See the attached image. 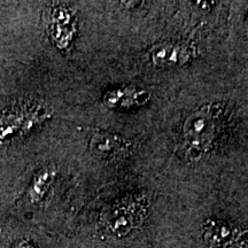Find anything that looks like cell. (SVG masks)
I'll use <instances>...</instances> for the list:
<instances>
[{
    "label": "cell",
    "mask_w": 248,
    "mask_h": 248,
    "mask_svg": "<svg viewBox=\"0 0 248 248\" xmlns=\"http://www.w3.org/2000/svg\"><path fill=\"white\" fill-rule=\"evenodd\" d=\"M15 248H36V247L31 243H29V241H21V243L18 244Z\"/></svg>",
    "instance_id": "obj_10"
},
{
    "label": "cell",
    "mask_w": 248,
    "mask_h": 248,
    "mask_svg": "<svg viewBox=\"0 0 248 248\" xmlns=\"http://www.w3.org/2000/svg\"><path fill=\"white\" fill-rule=\"evenodd\" d=\"M235 235V229L221 219H210L203 226L204 241L210 248H226Z\"/></svg>",
    "instance_id": "obj_8"
},
{
    "label": "cell",
    "mask_w": 248,
    "mask_h": 248,
    "mask_svg": "<svg viewBox=\"0 0 248 248\" xmlns=\"http://www.w3.org/2000/svg\"><path fill=\"white\" fill-rule=\"evenodd\" d=\"M128 142L123 137L107 131H97L90 139V152L102 160H114L123 156L128 151Z\"/></svg>",
    "instance_id": "obj_5"
},
{
    "label": "cell",
    "mask_w": 248,
    "mask_h": 248,
    "mask_svg": "<svg viewBox=\"0 0 248 248\" xmlns=\"http://www.w3.org/2000/svg\"><path fill=\"white\" fill-rule=\"evenodd\" d=\"M75 32V14L71 8L66 6L53 8L51 14V36L54 44L61 49L68 48Z\"/></svg>",
    "instance_id": "obj_4"
},
{
    "label": "cell",
    "mask_w": 248,
    "mask_h": 248,
    "mask_svg": "<svg viewBox=\"0 0 248 248\" xmlns=\"http://www.w3.org/2000/svg\"><path fill=\"white\" fill-rule=\"evenodd\" d=\"M145 201L142 198H126L108 212L106 225L111 233L126 235L140 224L145 216Z\"/></svg>",
    "instance_id": "obj_2"
},
{
    "label": "cell",
    "mask_w": 248,
    "mask_h": 248,
    "mask_svg": "<svg viewBox=\"0 0 248 248\" xmlns=\"http://www.w3.org/2000/svg\"><path fill=\"white\" fill-rule=\"evenodd\" d=\"M151 94L147 90L121 86L105 93L104 104L109 109H130L133 107H140L147 104Z\"/></svg>",
    "instance_id": "obj_6"
},
{
    "label": "cell",
    "mask_w": 248,
    "mask_h": 248,
    "mask_svg": "<svg viewBox=\"0 0 248 248\" xmlns=\"http://www.w3.org/2000/svg\"><path fill=\"white\" fill-rule=\"evenodd\" d=\"M194 57L193 49L175 42H163L150 49L152 63L159 68H175L187 64Z\"/></svg>",
    "instance_id": "obj_3"
},
{
    "label": "cell",
    "mask_w": 248,
    "mask_h": 248,
    "mask_svg": "<svg viewBox=\"0 0 248 248\" xmlns=\"http://www.w3.org/2000/svg\"><path fill=\"white\" fill-rule=\"evenodd\" d=\"M223 110L219 105H203L186 117L183 125V144L192 160H200L212 150L221 130Z\"/></svg>",
    "instance_id": "obj_1"
},
{
    "label": "cell",
    "mask_w": 248,
    "mask_h": 248,
    "mask_svg": "<svg viewBox=\"0 0 248 248\" xmlns=\"http://www.w3.org/2000/svg\"><path fill=\"white\" fill-rule=\"evenodd\" d=\"M44 116H40L38 111L23 110V109H9L5 110L0 115V140L17 132H24L29 130L33 123L43 121Z\"/></svg>",
    "instance_id": "obj_7"
},
{
    "label": "cell",
    "mask_w": 248,
    "mask_h": 248,
    "mask_svg": "<svg viewBox=\"0 0 248 248\" xmlns=\"http://www.w3.org/2000/svg\"><path fill=\"white\" fill-rule=\"evenodd\" d=\"M58 170L54 164H48L44 168L39 169L32 179H31L30 186L28 188V198L32 203L39 202L44 199L55 178H57Z\"/></svg>",
    "instance_id": "obj_9"
}]
</instances>
